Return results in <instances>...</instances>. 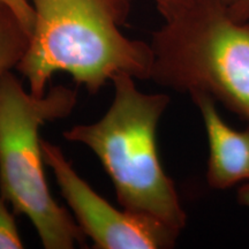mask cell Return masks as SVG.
I'll list each match as a JSON object with an SVG mask.
<instances>
[{"instance_id": "ba28073f", "label": "cell", "mask_w": 249, "mask_h": 249, "mask_svg": "<svg viewBox=\"0 0 249 249\" xmlns=\"http://www.w3.org/2000/svg\"><path fill=\"white\" fill-rule=\"evenodd\" d=\"M24 244L18 233L13 213L0 195V249H22Z\"/></svg>"}, {"instance_id": "6da1fadb", "label": "cell", "mask_w": 249, "mask_h": 249, "mask_svg": "<svg viewBox=\"0 0 249 249\" xmlns=\"http://www.w3.org/2000/svg\"><path fill=\"white\" fill-rule=\"evenodd\" d=\"M35 13L29 44L15 70L29 91L43 96L55 73L97 93L121 74L150 80V44L121 31L130 0H29Z\"/></svg>"}, {"instance_id": "5b68a950", "label": "cell", "mask_w": 249, "mask_h": 249, "mask_svg": "<svg viewBox=\"0 0 249 249\" xmlns=\"http://www.w3.org/2000/svg\"><path fill=\"white\" fill-rule=\"evenodd\" d=\"M51 169L74 219L96 249H171L181 231L158 218L112 205L86 181L59 145L42 139Z\"/></svg>"}, {"instance_id": "7c38bea8", "label": "cell", "mask_w": 249, "mask_h": 249, "mask_svg": "<svg viewBox=\"0 0 249 249\" xmlns=\"http://www.w3.org/2000/svg\"><path fill=\"white\" fill-rule=\"evenodd\" d=\"M236 201L242 207L249 209V182L242 183L236 191Z\"/></svg>"}, {"instance_id": "4fadbf2b", "label": "cell", "mask_w": 249, "mask_h": 249, "mask_svg": "<svg viewBox=\"0 0 249 249\" xmlns=\"http://www.w3.org/2000/svg\"><path fill=\"white\" fill-rule=\"evenodd\" d=\"M222 1H224V2H225V4L229 5V7H230V6H231V0H222Z\"/></svg>"}, {"instance_id": "277c9868", "label": "cell", "mask_w": 249, "mask_h": 249, "mask_svg": "<svg viewBox=\"0 0 249 249\" xmlns=\"http://www.w3.org/2000/svg\"><path fill=\"white\" fill-rule=\"evenodd\" d=\"M76 104V89L55 86L35 96L12 71L0 75V195L30 220L45 249L86 242L73 214L50 192L39 136L46 123L71 116Z\"/></svg>"}, {"instance_id": "7a4b0ae2", "label": "cell", "mask_w": 249, "mask_h": 249, "mask_svg": "<svg viewBox=\"0 0 249 249\" xmlns=\"http://www.w3.org/2000/svg\"><path fill=\"white\" fill-rule=\"evenodd\" d=\"M111 82L114 95L107 113L96 123L73 126L62 136L95 154L113 183L121 208L158 218L182 231L187 213L157 147V128L170 96L140 91L135 79L126 74Z\"/></svg>"}, {"instance_id": "30bf717a", "label": "cell", "mask_w": 249, "mask_h": 249, "mask_svg": "<svg viewBox=\"0 0 249 249\" xmlns=\"http://www.w3.org/2000/svg\"><path fill=\"white\" fill-rule=\"evenodd\" d=\"M152 1L156 4V7L164 20H167L186 8L193 0H152Z\"/></svg>"}, {"instance_id": "8992f818", "label": "cell", "mask_w": 249, "mask_h": 249, "mask_svg": "<svg viewBox=\"0 0 249 249\" xmlns=\"http://www.w3.org/2000/svg\"><path fill=\"white\" fill-rule=\"evenodd\" d=\"M200 112L208 139L209 157L207 182L211 188L225 191L239 183L249 182V124L236 130L225 123L209 95H189Z\"/></svg>"}, {"instance_id": "9c48e42d", "label": "cell", "mask_w": 249, "mask_h": 249, "mask_svg": "<svg viewBox=\"0 0 249 249\" xmlns=\"http://www.w3.org/2000/svg\"><path fill=\"white\" fill-rule=\"evenodd\" d=\"M0 2L12 9V12L17 15L20 22L22 23L30 38L34 28L35 13H34V8L29 0H0Z\"/></svg>"}, {"instance_id": "52a82bcc", "label": "cell", "mask_w": 249, "mask_h": 249, "mask_svg": "<svg viewBox=\"0 0 249 249\" xmlns=\"http://www.w3.org/2000/svg\"><path fill=\"white\" fill-rule=\"evenodd\" d=\"M29 35L11 8L0 2V75L12 71L22 59Z\"/></svg>"}, {"instance_id": "8fae6325", "label": "cell", "mask_w": 249, "mask_h": 249, "mask_svg": "<svg viewBox=\"0 0 249 249\" xmlns=\"http://www.w3.org/2000/svg\"><path fill=\"white\" fill-rule=\"evenodd\" d=\"M229 13L236 21L248 22L249 21V0H231Z\"/></svg>"}, {"instance_id": "3957f363", "label": "cell", "mask_w": 249, "mask_h": 249, "mask_svg": "<svg viewBox=\"0 0 249 249\" xmlns=\"http://www.w3.org/2000/svg\"><path fill=\"white\" fill-rule=\"evenodd\" d=\"M156 85L203 92L249 124V21L222 0H193L151 35Z\"/></svg>"}]
</instances>
